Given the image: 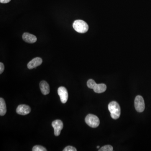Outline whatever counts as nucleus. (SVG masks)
I'll use <instances>...</instances> for the list:
<instances>
[{
	"mask_svg": "<svg viewBox=\"0 0 151 151\" xmlns=\"http://www.w3.org/2000/svg\"><path fill=\"white\" fill-rule=\"evenodd\" d=\"M108 108L112 119H119L121 115V108L119 103L115 101L111 102L108 105Z\"/></svg>",
	"mask_w": 151,
	"mask_h": 151,
	"instance_id": "obj_1",
	"label": "nucleus"
},
{
	"mask_svg": "<svg viewBox=\"0 0 151 151\" xmlns=\"http://www.w3.org/2000/svg\"><path fill=\"white\" fill-rule=\"evenodd\" d=\"M73 27L76 31L80 33H86L89 29L87 24L82 20H75L73 22Z\"/></svg>",
	"mask_w": 151,
	"mask_h": 151,
	"instance_id": "obj_2",
	"label": "nucleus"
},
{
	"mask_svg": "<svg viewBox=\"0 0 151 151\" xmlns=\"http://www.w3.org/2000/svg\"><path fill=\"white\" fill-rule=\"evenodd\" d=\"M86 124L92 128H97L100 125V120L97 116L93 114H89L85 118Z\"/></svg>",
	"mask_w": 151,
	"mask_h": 151,
	"instance_id": "obj_3",
	"label": "nucleus"
},
{
	"mask_svg": "<svg viewBox=\"0 0 151 151\" xmlns=\"http://www.w3.org/2000/svg\"><path fill=\"white\" fill-rule=\"evenodd\" d=\"M135 108L136 111L139 113L143 112L145 109V103L142 97L137 96L135 99Z\"/></svg>",
	"mask_w": 151,
	"mask_h": 151,
	"instance_id": "obj_4",
	"label": "nucleus"
},
{
	"mask_svg": "<svg viewBox=\"0 0 151 151\" xmlns=\"http://www.w3.org/2000/svg\"><path fill=\"white\" fill-rule=\"evenodd\" d=\"M58 93L60 97V101L63 103H65L68 99V92L65 87L60 86L58 90Z\"/></svg>",
	"mask_w": 151,
	"mask_h": 151,
	"instance_id": "obj_5",
	"label": "nucleus"
},
{
	"mask_svg": "<svg viewBox=\"0 0 151 151\" xmlns=\"http://www.w3.org/2000/svg\"><path fill=\"white\" fill-rule=\"evenodd\" d=\"M52 126L54 129L55 135V136H59L63 128V125L62 121L60 120H55L52 123Z\"/></svg>",
	"mask_w": 151,
	"mask_h": 151,
	"instance_id": "obj_6",
	"label": "nucleus"
},
{
	"mask_svg": "<svg viewBox=\"0 0 151 151\" xmlns=\"http://www.w3.org/2000/svg\"><path fill=\"white\" fill-rule=\"evenodd\" d=\"M16 111L19 115L25 116L29 114L31 112V108L28 105H21L18 106Z\"/></svg>",
	"mask_w": 151,
	"mask_h": 151,
	"instance_id": "obj_7",
	"label": "nucleus"
},
{
	"mask_svg": "<svg viewBox=\"0 0 151 151\" xmlns=\"http://www.w3.org/2000/svg\"><path fill=\"white\" fill-rule=\"evenodd\" d=\"M42 63V60L41 58L39 57L35 58L28 63V68L29 69H32L40 65Z\"/></svg>",
	"mask_w": 151,
	"mask_h": 151,
	"instance_id": "obj_8",
	"label": "nucleus"
},
{
	"mask_svg": "<svg viewBox=\"0 0 151 151\" xmlns=\"http://www.w3.org/2000/svg\"><path fill=\"white\" fill-rule=\"evenodd\" d=\"M23 40L29 43H34L37 40L36 37L29 33H24L22 35Z\"/></svg>",
	"mask_w": 151,
	"mask_h": 151,
	"instance_id": "obj_9",
	"label": "nucleus"
},
{
	"mask_svg": "<svg viewBox=\"0 0 151 151\" xmlns=\"http://www.w3.org/2000/svg\"><path fill=\"white\" fill-rule=\"evenodd\" d=\"M41 91L44 95H47L50 93V87L46 81H42L40 84Z\"/></svg>",
	"mask_w": 151,
	"mask_h": 151,
	"instance_id": "obj_10",
	"label": "nucleus"
},
{
	"mask_svg": "<svg viewBox=\"0 0 151 151\" xmlns=\"http://www.w3.org/2000/svg\"><path fill=\"white\" fill-rule=\"evenodd\" d=\"M107 86L104 84H96L93 89L94 92L97 93H102L105 92Z\"/></svg>",
	"mask_w": 151,
	"mask_h": 151,
	"instance_id": "obj_11",
	"label": "nucleus"
},
{
	"mask_svg": "<svg viewBox=\"0 0 151 151\" xmlns=\"http://www.w3.org/2000/svg\"><path fill=\"white\" fill-rule=\"evenodd\" d=\"M6 107L5 101L2 98H0V115L4 116L6 113Z\"/></svg>",
	"mask_w": 151,
	"mask_h": 151,
	"instance_id": "obj_12",
	"label": "nucleus"
},
{
	"mask_svg": "<svg viewBox=\"0 0 151 151\" xmlns=\"http://www.w3.org/2000/svg\"><path fill=\"white\" fill-rule=\"evenodd\" d=\"M99 151H113V147L112 146L107 145L103 146L99 150Z\"/></svg>",
	"mask_w": 151,
	"mask_h": 151,
	"instance_id": "obj_13",
	"label": "nucleus"
},
{
	"mask_svg": "<svg viewBox=\"0 0 151 151\" xmlns=\"http://www.w3.org/2000/svg\"><path fill=\"white\" fill-rule=\"evenodd\" d=\"M33 151H46L47 150L44 147L42 146L36 145L34 146L32 148Z\"/></svg>",
	"mask_w": 151,
	"mask_h": 151,
	"instance_id": "obj_14",
	"label": "nucleus"
},
{
	"mask_svg": "<svg viewBox=\"0 0 151 151\" xmlns=\"http://www.w3.org/2000/svg\"><path fill=\"white\" fill-rule=\"evenodd\" d=\"M96 84V82L93 79H89L87 82V86L89 88L91 89H93L94 88V85Z\"/></svg>",
	"mask_w": 151,
	"mask_h": 151,
	"instance_id": "obj_15",
	"label": "nucleus"
},
{
	"mask_svg": "<svg viewBox=\"0 0 151 151\" xmlns=\"http://www.w3.org/2000/svg\"><path fill=\"white\" fill-rule=\"evenodd\" d=\"M77 150L72 146H68L63 150V151H76Z\"/></svg>",
	"mask_w": 151,
	"mask_h": 151,
	"instance_id": "obj_16",
	"label": "nucleus"
},
{
	"mask_svg": "<svg viewBox=\"0 0 151 151\" xmlns=\"http://www.w3.org/2000/svg\"><path fill=\"white\" fill-rule=\"evenodd\" d=\"M4 70V65L2 62L0 63V74H2Z\"/></svg>",
	"mask_w": 151,
	"mask_h": 151,
	"instance_id": "obj_17",
	"label": "nucleus"
},
{
	"mask_svg": "<svg viewBox=\"0 0 151 151\" xmlns=\"http://www.w3.org/2000/svg\"><path fill=\"white\" fill-rule=\"evenodd\" d=\"M11 0H0V2L2 4H7Z\"/></svg>",
	"mask_w": 151,
	"mask_h": 151,
	"instance_id": "obj_18",
	"label": "nucleus"
},
{
	"mask_svg": "<svg viewBox=\"0 0 151 151\" xmlns=\"http://www.w3.org/2000/svg\"><path fill=\"white\" fill-rule=\"evenodd\" d=\"M99 147H99V146H97V148H99Z\"/></svg>",
	"mask_w": 151,
	"mask_h": 151,
	"instance_id": "obj_19",
	"label": "nucleus"
}]
</instances>
